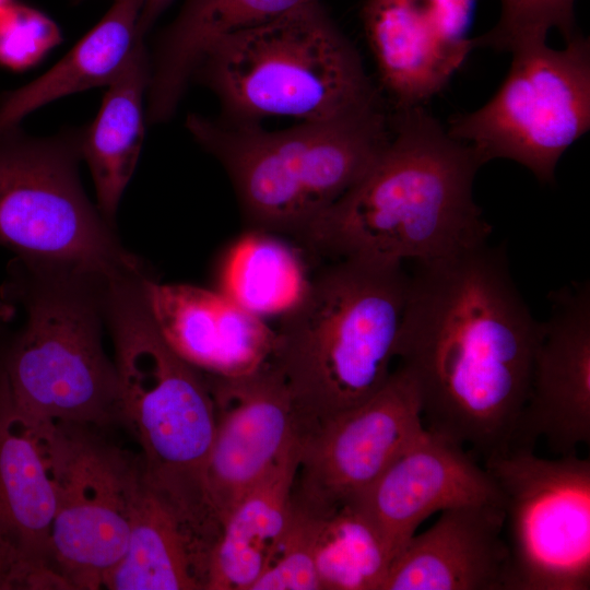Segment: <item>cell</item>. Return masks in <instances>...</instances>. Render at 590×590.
Masks as SVG:
<instances>
[{"label": "cell", "instance_id": "obj_1", "mask_svg": "<svg viewBox=\"0 0 590 590\" xmlns=\"http://www.w3.org/2000/svg\"><path fill=\"white\" fill-rule=\"evenodd\" d=\"M397 357L413 378L425 428L484 459L512 447L542 322L488 241L415 262Z\"/></svg>", "mask_w": 590, "mask_h": 590}, {"label": "cell", "instance_id": "obj_2", "mask_svg": "<svg viewBox=\"0 0 590 590\" xmlns=\"http://www.w3.org/2000/svg\"><path fill=\"white\" fill-rule=\"evenodd\" d=\"M365 175L298 237L314 252L375 262L447 258L485 241L492 226L473 197L483 165L422 105L398 109Z\"/></svg>", "mask_w": 590, "mask_h": 590}, {"label": "cell", "instance_id": "obj_3", "mask_svg": "<svg viewBox=\"0 0 590 590\" xmlns=\"http://www.w3.org/2000/svg\"><path fill=\"white\" fill-rule=\"evenodd\" d=\"M408 286L402 263L338 259L280 318L270 361L290 391L298 436L386 384Z\"/></svg>", "mask_w": 590, "mask_h": 590}, {"label": "cell", "instance_id": "obj_4", "mask_svg": "<svg viewBox=\"0 0 590 590\" xmlns=\"http://www.w3.org/2000/svg\"><path fill=\"white\" fill-rule=\"evenodd\" d=\"M148 273L110 279L106 326L114 343L120 422L137 439L149 484L196 533L219 523L208 504L204 474L215 432L205 375L166 342L144 291Z\"/></svg>", "mask_w": 590, "mask_h": 590}, {"label": "cell", "instance_id": "obj_5", "mask_svg": "<svg viewBox=\"0 0 590 590\" xmlns=\"http://www.w3.org/2000/svg\"><path fill=\"white\" fill-rule=\"evenodd\" d=\"M111 278L14 258L0 297L26 320L0 361L13 403L36 423L120 422L118 376L103 344Z\"/></svg>", "mask_w": 590, "mask_h": 590}, {"label": "cell", "instance_id": "obj_6", "mask_svg": "<svg viewBox=\"0 0 590 590\" xmlns=\"http://www.w3.org/2000/svg\"><path fill=\"white\" fill-rule=\"evenodd\" d=\"M187 128L226 169L252 229L297 237L365 175L390 139L378 106L281 131L198 115Z\"/></svg>", "mask_w": 590, "mask_h": 590}, {"label": "cell", "instance_id": "obj_7", "mask_svg": "<svg viewBox=\"0 0 590 590\" xmlns=\"http://www.w3.org/2000/svg\"><path fill=\"white\" fill-rule=\"evenodd\" d=\"M199 69L241 122L326 121L378 106L358 55L321 1L225 38Z\"/></svg>", "mask_w": 590, "mask_h": 590}, {"label": "cell", "instance_id": "obj_8", "mask_svg": "<svg viewBox=\"0 0 590 590\" xmlns=\"http://www.w3.org/2000/svg\"><path fill=\"white\" fill-rule=\"evenodd\" d=\"M80 134L0 137V246L25 261L110 278L145 270L86 197L79 179Z\"/></svg>", "mask_w": 590, "mask_h": 590}, {"label": "cell", "instance_id": "obj_9", "mask_svg": "<svg viewBox=\"0 0 590 590\" xmlns=\"http://www.w3.org/2000/svg\"><path fill=\"white\" fill-rule=\"evenodd\" d=\"M511 54L497 92L451 119L447 131L482 164L510 160L550 184L562 155L590 128V42L577 32L564 48L540 42Z\"/></svg>", "mask_w": 590, "mask_h": 590}, {"label": "cell", "instance_id": "obj_10", "mask_svg": "<svg viewBox=\"0 0 590 590\" xmlns=\"http://www.w3.org/2000/svg\"><path fill=\"white\" fill-rule=\"evenodd\" d=\"M483 467L504 502L512 590H589L590 459L511 447Z\"/></svg>", "mask_w": 590, "mask_h": 590}, {"label": "cell", "instance_id": "obj_11", "mask_svg": "<svg viewBox=\"0 0 590 590\" xmlns=\"http://www.w3.org/2000/svg\"><path fill=\"white\" fill-rule=\"evenodd\" d=\"M91 428L46 424L57 491L51 569L66 589L103 588L122 558L141 472L139 456L103 440Z\"/></svg>", "mask_w": 590, "mask_h": 590}, {"label": "cell", "instance_id": "obj_12", "mask_svg": "<svg viewBox=\"0 0 590 590\" xmlns=\"http://www.w3.org/2000/svg\"><path fill=\"white\" fill-rule=\"evenodd\" d=\"M424 429L416 385L399 366L373 396L298 436L293 503L322 517L354 502Z\"/></svg>", "mask_w": 590, "mask_h": 590}, {"label": "cell", "instance_id": "obj_13", "mask_svg": "<svg viewBox=\"0 0 590 590\" xmlns=\"http://www.w3.org/2000/svg\"><path fill=\"white\" fill-rule=\"evenodd\" d=\"M204 375L216 416L205 496L222 528L235 505L295 438V415L287 386L270 359L239 377Z\"/></svg>", "mask_w": 590, "mask_h": 590}, {"label": "cell", "instance_id": "obj_14", "mask_svg": "<svg viewBox=\"0 0 590 590\" xmlns=\"http://www.w3.org/2000/svg\"><path fill=\"white\" fill-rule=\"evenodd\" d=\"M477 0H364L362 21L379 76L398 109L440 92L472 48Z\"/></svg>", "mask_w": 590, "mask_h": 590}, {"label": "cell", "instance_id": "obj_15", "mask_svg": "<svg viewBox=\"0 0 590 590\" xmlns=\"http://www.w3.org/2000/svg\"><path fill=\"white\" fill-rule=\"evenodd\" d=\"M529 391L512 447L543 438L558 456L590 444V286L588 281L550 295Z\"/></svg>", "mask_w": 590, "mask_h": 590}, {"label": "cell", "instance_id": "obj_16", "mask_svg": "<svg viewBox=\"0 0 590 590\" xmlns=\"http://www.w3.org/2000/svg\"><path fill=\"white\" fill-rule=\"evenodd\" d=\"M352 503L377 530L392 560L433 514L469 504L504 505L485 468L427 428Z\"/></svg>", "mask_w": 590, "mask_h": 590}, {"label": "cell", "instance_id": "obj_17", "mask_svg": "<svg viewBox=\"0 0 590 590\" xmlns=\"http://www.w3.org/2000/svg\"><path fill=\"white\" fill-rule=\"evenodd\" d=\"M393 558L381 590H512L504 505L445 509Z\"/></svg>", "mask_w": 590, "mask_h": 590}, {"label": "cell", "instance_id": "obj_18", "mask_svg": "<svg viewBox=\"0 0 590 590\" xmlns=\"http://www.w3.org/2000/svg\"><path fill=\"white\" fill-rule=\"evenodd\" d=\"M144 291L153 319L169 346L203 374L234 378L267 363L275 330L222 292L148 276Z\"/></svg>", "mask_w": 590, "mask_h": 590}, {"label": "cell", "instance_id": "obj_19", "mask_svg": "<svg viewBox=\"0 0 590 590\" xmlns=\"http://www.w3.org/2000/svg\"><path fill=\"white\" fill-rule=\"evenodd\" d=\"M56 507L46 424L17 411L0 366V529L28 573L27 589H64L51 569Z\"/></svg>", "mask_w": 590, "mask_h": 590}, {"label": "cell", "instance_id": "obj_20", "mask_svg": "<svg viewBox=\"0 0 590 590\" xmlns=\"http://www.w3.org/2000/svg\"><path fill=\"white\" fill-rule=\"evenodd\" d=\"M321 0H186L150 66L148 119L170 117L190 75L220 42Z\"/></svg>", "mask_w": 590, "mask_h": 590}, {"label": "cell", "instance_id": "obj_21", "mask_svg": "<svg viewBox=\"0 0 590 590\" xmlns=\"http://www.w3.org/2000/svg\"><path fill=\"white\" fill-rule=\"evenodd\" d=\"M210 556L211 550L149 484L141 464L131 505L128 545L103 588L205 589Z\"/></svg>", "mask_w": 590, "mask_h": 590}, {"label": "cell", "instance_id": "obj_22", "mask_svg": "<svg viewBox=\"0 0 590 590\" xmlns=\"http://www.w3.org/2000/svg\"><path fill=\"white\" fill-rule=\"evenodd\" d=\"M298 461L296 435L223 522L211 552L205 590H251L269 566L290 521Z\"/></svg>", "mask_w": 590, "mask_h": 590}, {"label": "cell", "instance_id": "obj_23", "mask_svg": "<svg viewBox=\"0 0 590 590\" xmlns=\"http://www.w3.org/2000/svg\"><path fill=\"white\" fill-rule=\"evenodd\" d=\"M146 0H115L106 15L52 68L0 101V137L63 96L108 85L142 43Z\"/></svg>", "mask_w": 590, "mask_h": 590}, {"label": "cell", "instance_id": "obj_24", "mask_svg": "<svg viewBox=\"0 0 590 590\" xmlns=\"http://www.w3.org/2000/svg\"><path fill=\"white\" fill-rule=\"evenodd\" d=\"M150 66L143 43L107 85L101 108L80 135V154L91 172L96 206L111 224L134 173L144 138L143 98Z\"/></svg>", "mask_w": 590, "mask_h": 590}, {"label": "cell", "instance_id": "obj_25", "mask_svg": "<svg viewBox=\"0 0 590 590\" xmlns=\"http://www.w3.org/2000/svg\"><path fill=\"white\" fill-rule=\"evenodd\" d=\"M221 280L223 294L264 320L295 308L311 276L293 246L275 234L251 229L229 249Z\"/></svg>", "mask_w": 590, "mask_h": 590}, {"label": "cell", "instance_id": "obj_26", "mask_svg": "<svg viewBox=\"0 0 590 590\" xmlns=\"http://www.w3.org/2000/svg\"><path fill=\"white\" fill-rule=\"evenodd\" d=\"M391 560L356 504L319 517L316 567L321 590H381Z\"/></svg>", "mask_w": 590, "mask_h": 590}, {"label": "cell", "instance_id": "obj_27", "mask_svg": "<svg viewBox=\"0 0 590 590\" xmlns=\"http://www.w3.org/2000/svg\"><path fill=\"white\" fill-rule=\"evenodd\" d=\"M497 23L483 35L473 38L474 47H491L512 51L521 46L546 42L547 33L556 30L568 40L576 33V0H499Z\"/></svg>", "mask_w": 590, "mask_h": 590}, {"label": "cell", "instance_id": "obj_28", "mask_svg": "<svg viewBox=\"0 0 590 590\" xmlns=\"http://www.w3.org/2000/svg\"><path fill=\"white\" fill-rule=\"evenodd\" d=\"M319 516L293 503L286 531L251 590H321L316 567Z\"/></svg>", "mask_w": 590, "mask_h": 590}, {"label": "cell", "instance_id": "obj_29", "mask_svg": "<svg viewBox=\"0 0 590 590\" xmlns=\"http://www.w3.org/2000/svg\"><path fill=\"white\" fill-rule=\"evenodd\" d=\"M62 40L56 22L44 12L13 1L0 11V66L25 71Z\"/></svg>", "mask_w": 590, "mask_h": 590}, {"label": "cell", "instance_id": "obj_30", "mask_svg": "<svg viewBox=\"0 0 590 590\" xmlns=\"http://www.w3.org/2000/svg\"><path fill=\"white\" fill-rule=\"evenodd\" d=\"M28 573L16 548L0 529V590L27 589Z\"/></svg>", "mask_w": 590, "mask_h": 590}, {"label": "cell", "instance_id": "obj_31", "mask_svg": "<svg viewBox=\"0 0 590 590\" xmlns=\"http://www.w3.org/2000/svg\"><path fill=\"white\" fill-rule=\"evenodd\" d=\"M75 2L82 0H73ZM168 0H146L140 20V30L144 34L155 16L160 13Z\"/></svg>", "mask_w": 590, "mask_h": 590}, {"label": "cell", "instance_id": "obj_32", "mask_svg": "<svg viewBox=\"0 0 590 590\" xmlns=\"http://www.w3.org/2000/svg\"><path fill=\"white\" fill-rule=\"evenodd\" d=\"M16 306L0 297V323L10 322L16 315Z\"/></svg>", "mask_w": 590, "mask_h": 590}, {"label": "cell", "instance_id": "obj_33", "mask_svg": "<svg viewBox=\"0 0 590 590\" xmlns=\"http://www.w3.org/2000/svg\"><path fill=\"white\" fill-rule=\"evenodd\" d=\"M13 1L14 0H0V11Z\"/></svg>", "mask_w": 590, "mask_h": 590}]
</instances>
